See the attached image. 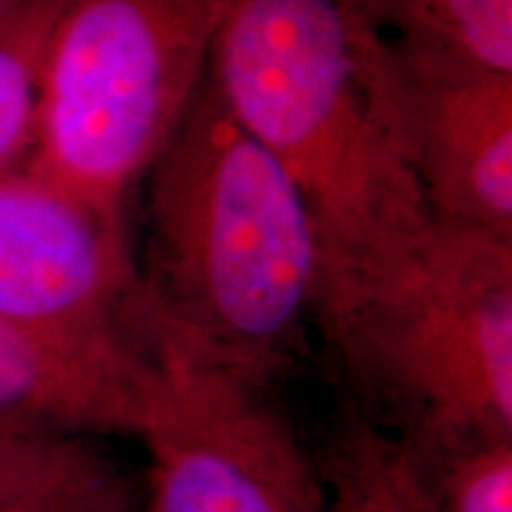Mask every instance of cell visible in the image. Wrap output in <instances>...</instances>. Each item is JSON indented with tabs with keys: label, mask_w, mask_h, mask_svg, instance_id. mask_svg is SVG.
<instances>
[{
	"label": "cell",
	"mask_w": 512,
	"mask_h": 512,
	"mask_svg": "<svg viewBox=\"0 0 512 512\" xmlns=\"http://www.w3.org/2000/svg\"><path fill=\"white\" fill-rule=\"evenodd\" d=\"M325 510H328V508H325Z\"/></svg>",
	"instance_id": "16"
},
{
	"label": "cell",
	"mask_w": 512,
	"mask_h": 512,
	"mask_svg": "<svg viewBox=\"0 0 512 512\" xmlns=\"http://www.w3.org/2000/svg\"><path fill=\"white\" fill-rule=\"evenodd\" d=\"M124 219L24 166L0 171V318L81 339L140 342Z\"/></svg>",
	"instance_id": "6"
},
{
	"label": "cell",
	"mask_w": 512,
	"mask_h": 512,
	"mask_svg": "<svg viewBox=\"0 0 512 512\" xmlns=\"http://www.w3.org/2000/svg\"><path fill=\"white\" fill-rule=\"evenodd\" d=\"M392 43L408 152L434 219L512 238V74Z\"/></svg>",
	"instance_id": "7"
},
{
	"label": "cell",
	"mask_w": 512,
	"mask_h": 512,
	"mask_svg": "<svg viewBox=\"0 0 512 512\" xmlns=\"http://www.w3.org/2000/svg\"><path fill=\"white\" fill-rule=\"evenodd\" d=\"M394 444L434 512H512V439Z\"/></svg>",
	"instance_id": "12"
},
{
	"label": "cell",
	"mask_w": 512,
	"mask_h": 512,
	"mask_svg": "<svg viewBox=\"0 0 512 512\" xmlns=\"http://www.w3.org/2000/svg\"><path fill=\"white\" fill-rule=\"evenodd\" d=\"M126 470L102 441L0 425V505L76 489Z\"/></svg>",
	"instance_id": "13"
},
{
	"label": "cell",
	"mask_w": 512,
	"mask_h": 512,
	"mask_svg": "<svg viewBox=\"0 0 512 512\" xmlns=\"http://www.w3.org/2000/svg\"><path fill=\"white\" fill-rule=\"evenodd\" d=\"M316 465L328 512H434L394 441L344 403Z\"/></svg>",
	"instance_id": "9"
},
{
	"label": "cell",
	"mask_w": 512,
	"mask_h": 512,
	"mask_svg": "<svg viewBox=\"0 0 512 512\" xmlns=\"http://www.w3.org/2000/svg\"><path fill=\"white\" fill-rule=\"evenodd\" d=\"M240 0H72L50 43L27 169L124 219Z\"/></svg>",
	"instance_id": "4"
},
{
	"label": "cell",
	"mask_w": 512,
	"mask_h": 512,
	"mask_svg": "<svg viewBox=\"0 0 512 512\" xmlns=\"http://www.w3.org/2000/svg\"><path fill=\"white\" fill-rule=\"evenodd\" d=\"M207 76L309 207L320 266L313 304L418 252L434 214L411 164L377 0H240Z\"/></svg>",
	"instance_id": "1"
},
{
	"label": "cell",
	"mask_w": 512,
	"mask_h": 512,
	"mask_svg": "<svg viewBox=\"0 0 512 512\" xmlns=\"http://www.w3.org/2000/svg\"><path fill=\"white\" fill-rule=\"evenodd\" d=\"M339 403L406 446L512 439V238L434 219L406 264L313 304Z\"/></svg>",
	"instance_id": "3"
},
{
	"label": "cell",
	"mask_w": 512,
	"mask_h": 512,
	"mask_svg": "<svg viewBox=\"0 0 512 512\" xmlns=\"http://www.w3.org/2000/svg\"><path fill=\"white\" fill-rule=\"evenodd\" d=\"M136 335L152 358L138 512H328L316 458L268 389L143 318Z\"/></svg>",
	"instance_id": "5"
},
{
	"label": "cell",
	"mask_w": 512,
	"mask_h": 512,
	"mask_svg": "<svg viewBox=\"0 0 512 512\" xmlns=\"http://www.w3.org/2000/svg\"><path fill=\"white\" fill-rule=\"evenodd\" d=\"M147 171L150 240L133 313L271 392L318 290L302 192L207 74Z\"/></svg>",
	"instance_id": "2"
},
{
	"label": "cell",
	"mask_w": 512,
	"mask_h": 512,
	"mask_svg": "<svg viewBox=\"0 0 512 512\" xmlns=\"http://www.w3.org/2000/svg\"><path fill=\"white\" fill-rule=\"evenodd\" d=\"M69 5L72 0L0 3V171L34 145L48 50Z\"/></svg>",
	"instance_id": "10"
},
{
	"label": "cell",
	"mask_w": 512,
	"mask_h": 512,
	"mask_svg": "<svg viewBox=\"0 0 512 512\" xmlns=\"http://www.w3.org/2000/svg\"><path fill=\"white\" fill-rule=\"evenodd\" d=\"M152 358L140 342L81 339L0 318V425L53 437L136 439Z\"/></svg>",
	"instance_id": "8"
},
{
	"label": "cell",
	"mask_w": 512,
	"mask_h": 512,
	"mask_svg": "<svg viewBox=\"0 0 512 512\" xmlns=\"http://www.w3.org/2000/svg\"><path fill=\"white\" fill-rule=\"evenodd\" d=\"M140 479L128 470L57 494L0 505V512H138Z\"/></svg>",
	"instance_id": "14"
},
{
	"label": "cell",
	"mask_w": 512,
	"mask_h": 512,
	"mask_svg": "<svg viewBox=\"0 0 512 512\" xmlns=\"http://www.w3.org/2000/svg\"><path fill=\"white\" fill-rule=\"evenodd\" d=\"M394 38L512 74V0H377Z\"/></svg>",
	"instance_id": "11"
},
{
	"label": "cell",
	"mask_w": 512,
	"mask_h": 512,
	"mask_svg": "<svg viewBox=\"0 0 512 512\" xmlns=\"http://www.w3.org/2000/svg\"><path fill=\"white\" fill-rule=\"evenodd\" d=\"M0 3H5V0H0Z\"/></svg>",
	"instance_id": "15"
}]
</instances>
